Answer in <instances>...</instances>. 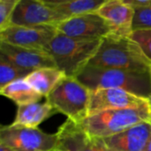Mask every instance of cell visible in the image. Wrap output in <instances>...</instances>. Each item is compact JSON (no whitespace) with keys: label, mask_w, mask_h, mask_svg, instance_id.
Instances as JSON below:
<instances>
[{"label":"cell","mask_w":151,"mask_h":151,"mask_svg":"<svg viewBox=\"0 0 151 151\" xmlns=\"http://www.w3.org/2000/svg\"><path fill=\"white\" fill-rule=\"evenodd\" d=\"M90 91L118 88L149 100L151 97V73L148 70L102 68L88 65L76 77Z\"/></svg>","instance_id":"obj_1"},{"label":"cell","mask_w":151,"mask_h":151,"mask_svg":"<svg viewBox=\"0 0 151 151\" xmlns=\"http://www.w3.org/2000/svg\"><path fill=\"white\" fill-rule=\"evenodd\" d=\"M101 42L102 39H80L57 33L48 53L66 77L76 78L95 57Z\"/></svg>","instance_id":"obj_2"},{"label":"cell","mask_w":151,"mask_h":151,"mask_svg":"<svg viewBox=\"0 0 151 151\" xmlns=\"http://www.w3.org/2000/svg\"><path fill=\"white\" fill-rule=\"evenodd\" d=\"M88 65L102 68L148 70L151 63L129 36L111 34L102 39L98 51Z\"/></svg>","instance_id":"obj_3"},{"label":"cell","mask_w":151,"mask_h":151,"mask_svg":"<svg viewBox=\"0 0 151 151\" xmlns=\"http://www.w3.org/2000/svg\"><path fill=\"white\" fill-rule=\"evenodd\" d=\"M150 104L141 107L107 110L88 116L81 123L88 134L97 139L118 134L142 122L150 121Z\"/></svg>","instance_id":"obj_4"},{"label":"cell","mask_w":151,"mask_h":151,"mask_svg":"<svg viewBox=\"0 0 151 151\" xmlns=\"http://www.w3.org/2000/svg\"><path fill=\"white\" fill-rule=\"evenodd\" d=\"M91 91L76 78L65 77L46 97L53 108L71 120L82 122L88 116Z\"/></svg>","instance_id":"obj_5"},{"label":"cell","mask_w":151,"mask_h":151,"mask_svg":"<svg viewBox=\"0 0 151 151\" xmlns=\"http://www.w3.org/2000/svg\"><path fill=\"white\" fill-rule=\"evenodd\" d=\"M57 134L40 129L9 125L0 130V142L15 151H56Z\"/></svg>","instance_id":"obj_6"},{"label":"cell","mask_w":151,"mask_h":151,"mask_svg":"<svg viewBox=\"0 0 151 151\" xmlns=\"http://www.w3.org/2000/svg\"><path fill=\"white\" fill-rule=\"evenodd\" d=\"M58 31L54 26H9L0 31V42L48 53V48Z\"/></svg>","instance_id":"obj_7"},{"label":"cell","mask_w":151,"mask_h":151,"mask_svg":"<svg viewBox=\"0 0 151 151\" xmlns=\"http://www.w3.org/2000/svg\"><path fill=\"white\" fill-rule=\"evenodd\" d=\"M56 28L59 34L80 39H103L114 34L112 27L96 12L66 19Z\"/></svg>","instance_id":"obj_8"},{"label":"cell","mask_w":151,"mask_h":151,"mask_svg":"<svg viewBox=\"0 0 151 151\" xmlns=\"http://www.w3.org/2000/svg\"><path fill=\"white\" fill-rule=\"evenodd\" d=\"M62 22L58 12L46 1L19 0L11 19L9 26L18 27H57Z\"/></svg>","instance_id":"obj_9"},{"label":"cell","mask_w":151,"mask_h":151,"mask_svg":"<svg viewBox=\"0 0 151 151\" xmlns=\"http://www.w3.org/2000/svg\"><path fill=\"white\" fill-rule=\"evenodd\" d=\"M56 151H112L102 139L90 136L81 123L67 119L57 133Z\"/></svg>","instance_id":"obj_10"},{"label":"cell","mask_w":151,"mask_h":151,"mask_svg":"<svg viewBox=\"0 0 151 151\" xmlns=\"http://www.w3.org/2000/svg\"><path fill=\"white\" fill-rule=\"evenodd\" d=\"M149 104L147 99L118 88H104L91 91L88 116L107 111L135 108Z\"/></svg>","instance_id":"obj_11"},{"label":"cell","mask_w":151,"mask_h":151,"mask_svg":"<svg viewBox=\"0 0 151 151\" xmlns=\"http://www.w3.org/2000/svg\"><path fill=\"white\" fill-rule=\"evenodd\" d=\"M0 55L15 65L31 73L42 68L57 67L47 52L21 48L3 42H0Z\"/></svg>","instance_id":"obj_12"},{"label":"cell","mask_w":151,"mask_h":151,"mask_svg":"<svg viewBox=\"0 0 151 151\" xmlns=\"http://www.w3.org/2000/svg\"><path fill=\"white\" fill-rule=\"evenodd\" d=\"M150 136L151 124L145 121L102 140L112 151H143Z\"/></svg>","instance_id":"obj_13"},{"label":"cell","mask_w":151,"mask_h":151,"mask_svg":"<svg viewBox=\"0 0 151 151\" xmlns=\"http://www.w3.org/2000/svg\"><path fill=\"white\" fill-rule=\"evenodd\" d=\"M113 28L114 34L130 36L133 32L134 9L124 0H109L96 12Z\"/></svg>","instance_id":"obj_14"},{"label":"cell","mask_w":151,"mask_h":151,"mask_svg":"<svg viewBox=\"0 0 151 151\" xmlns=\"http://www.w3.org/2000/svg\"><path fill=\"white\" fill-rule=\"evenodd\" d=\"M58 112L49 103H33L18 106L15 120L12 125L36 128L42 121Z\"/></svg>","instance_id":"obj_15"},{"label":"cell","mask_w":151,"mask_h":151,"mask_svg":"<svg viewBox=\"0 0 151 151\" xmlns=\"http://www.w3.org/2000/svg\"><path fill=\"white\" fill-rule=\"evenodd\" d=\"M59 15L62 22L86 13L96 12L105 3L104 0H68L46 1Z\"/></svg>","instance_id":"obj_16"},{"label":"cell","mask_w":151,"mask_h":151,"mask_svg":"<svg viewBox=\"0 0 151 151\" xmlns=\"http://www.w3.org/2000/svg\"><path fill=\"white\" fill-rule=\"evenodd\" d=\"M66 77L57 67L42 68L31 73L25 80L42 96H48L57 85Z\"/></svg>","instance_id":"obj_17"},{"label":"cell","mask_w":151,"mask_h":151,"mask_svg":"<svg viewBox=\"0 0 151 151\" xmlns=\"http://www.w3.org/2000/svg\"><path fill=\"white\" fill-rule=\"evenodd\" d=\"M2 96L11 99L18 106L38 103L42 96L38 93L25 79L17 80L0 89Z\"/></svg>","instance_id":"obj_18"},{"label":"cell","mask_w":151,"mask_h":151,"mask_svg":"<svg viewBox=\"0 0 151 151\" xmlns=\"http://www.w3.org/2000/svg\"><path fill=\"white\" fill-rule=\"evenodd\" d=\"M31 72L22 69L5 58L0 55V87L1 88L8 84L20 79L27 78Z\"/></svg>","instance_id":"obj_19"},{"label":"cell","mask_w":151,"mask_h":151,"mask_svg":"<svg viewBox=\"0 0 151 151\" xmlns=\"http://www.w3.org/2000/svg\"><path fill=\"white\" fill-rule=\"evenodd\" d=\"M133 31L151 30V6L134 8Z\"/></svg>","instance_id":"obj_20"},{"label":"cell","mask_w":151,"mask_h":151,"mask_svg":"<svg viewBox=\"0 0 151 151\" xmlns=\"http://www.w3.org/2000/svg\"><path fill=\"white\" fill-rule=\"evenodd\" d=\"M129 37L138 44L146 58L151 63V30H135Z\"/></svg>","instance_id":"obj_21"},{"label":"cell","mask_w":151,"mask_h":151,"mask_svg":"<svg viewBox=\"0 0 151 151\" xmlns=\"http://www.w3.org/2000/svg\"><path fill=\"white\" fill-rule=\"evenodd\" d=\"M19 0H0V31L10 25L12 13Z\"/></svg>","instance_id":"obj_22"},{"label":"cell","mask_w":151,"mask_h":151,"mask_svg":"<svg viewBox=\"0 0 151 151\" xmlns=\"http://www.w3.org/2000/svg\"><path fill=\"white\" fill-rule=\"evenodd\" d=\"M126 4L134 8H142L151 6V0H124Z\"/></svg>","instance_id":"obj_23"},{"label":"cell","mask_w":151,"mask_h":151,"mask_svg":"<svg viewBox=\"0 0 151 151\" xmlns=\"http://www.w3.org/2000/svg\"><path fill=\"white\" fill-rule=\"evenodd\" d=\"M0 151H15V150H13L12 148H10V147H8V146H6V145H4V144H3V143H1V142H0Z\"/></svg>","instance_id":"obj_24"},{"label":"cell","mask_w":151,"mask_h":151,"mask_svg":"<svg viewBox=\"0 0 151 151\" xmlns=\"http://www.w3.org/2000/svg\"><path fill=\"white\" fill-rule=\"evenodd\" d=\"M143 151H151V136L150 138L149 139V141H148V142H147V144H146Z\"/></svg>","instance_id":"obj_25"},{"label":"cell","mask_w":151,"mask_h":151,"mask_svg":"<svg viewBox=\"0 0 151 151\" xmlns=\"http://www.w3.org/2000/svg\"><path fill=\"white\" fill-rule=\"evenodd\" d=\"M149 101V104H150V111H151V97L148 100Z\"/></svg>","instance_id":"obj_26"},{"label":"cell","mask_w":151,"mask_h":151,"mask_svg":"<svg viewBox=\"0 0 151 151\" xmlns=\"http://www.w3.org/2000/svg\"><path fill=\"white\" fill-rule=\"evenodd\" d=\"M150 73H151V65L150 66Z\"/></svg>","instance_id":"obj_27"},{"label":"cell","mask_w":151,"mask_h":151,"mask_svg":"<svg viewBox=\"0 0 151 151\" xmlns=\"http://www.w3.org/2000/svg\"><path fill=\"white\" fill-rule=\"evenodd\" d=\"M149 122H150V124H151V119H150V121H149Z\"/></svg>","instance_id":"obj_28"}]
</instances>
